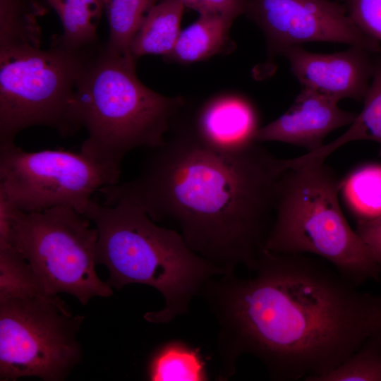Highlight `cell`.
Returning <instances> with one entry per match:
<instances>
[{
	"label": "cell",
	"mask_w": 381,
	"mask_h": 381,
	"mask_svg": "<svg viewBox=\"0 0 381 381\" xmlns=\"http://www.w3.org/2000/svg\"><path fill=\"white\" fill-rule=\"evenodd\" d=\"M83 320L58 295L0 301V380H65L82 358Z\"/></svg>",
	"instance_id": "ba28073f"
},
{
	"label": "cell",
	"mask_w": 381,
	"mask_h": 381,
	"mask_svg": "<svg viewBox=\"0 0 381 381\" xmlns=\"http://www.w3.org/2000/svg\"><path fill=\"white\" fill-rule=\"evenodd\" d=\"M109 28L104 44L111 53L135 61L131 48L145 18L158 0H103Z\"/></svg>",
	"instance_id": "d6986e66"
},
{
	"label": "cell",
	"mask_w": 381,
	"mask_h": 381,
	"mask_svg": "<svg viewBox=\"0 0 381 381\" xmlns=\"http://www.w3.org/2000/svg\"><path fill=\"white\" fill-rule=\"evenodd\" d=\"M363 102L361 111L343 134L316 151L291 158V166L297 167L313 162H324L341 146L361 140L378 143L381 156V52L375 54L373 73Z\"/></svg>",
	"instance_id": "5bb4252c"
},
{
	"label": "cell",
	"mask_w": 381,
	"mask_h": 381,
	"mask_svg": "<svg viewBox=\"0 0 381 381\" xmlns=\"http://www.w3.org/2000/svg\"><path fill=\"white\" fill-rule=\"evenodd\" d=\"M255 274L210 279L200 296L218 325L219 378L250 354L276 381H318L381 337V294L358 290L327 260L264 249Z\"/></svg>",
	"instance_id": "6da1fadb"
},
{
	"label": "cell",
	"mask_w": 381,
	"mask_h": 381,
	"mask_svg": "<svg viewBox=\"0 0 381 381\" xmlns=\"http://www.w3.org/2000/svg\"><path fill=\"white\" fill-rule=\"evenodd\" d=\"M338 102L302 87L283 114L258 129L254 141L281 142L302 147L307 152L316 151L324 145V139L329 133L351 124L358 114L343 110Z\"/></svg>",
	"instance_id": "7c38bea8"
},
{
	"label": "cell",
	"mask_w": 381,
	"mask_h": 381,
	"mask_svg": "<svg viewBox=\"0 0 381 381\" xmlns=\"http://www.w3.org/2000/svg\"><path fill=\"white\" fill-rule=\"evenodd\" d=\"M184 8L179 0H158L133 39L131 52L134 59L145 55L166 59L170 55L181 32Z\"/></svg>",
	"instance_id": "2e32d148"
},
{
	"label": "cell",
	"mask_w": 381,
	"mask_h": 381,
	"mask_svg": "<svg viewBox=\"0 0 381 381\" xmlns=\"http://www.w3.org/2000/svg\"><path fill=\"white\" fill-rule=\"evenodd\" d=\"M318 381H381V337H373Z\"/></svg>",
	"instance_id": "603a6c76"
},
{
	"label": "cell",
	"mask_w": 381,
	"mask_h": 381,
	"mask_svg": "<svg viewBox=\"0 0 381 381\" xmlns=\"http://www.w3.org/2000/svg\"><path fill=\"white\" fill-rule=\"evenodd\" d=\"M133 179L102 188L104 205L128 203L179 229L189 248L225 274L255 269L271 229L284 159L260 143L231 152L190 128L147 149Z\"/></svg>",
	"instance_id": "7a4b0ae2"
},
{
	"label": "cell",
	"mask_w": 381,
	"mask_h": 381,
	"mask_svg": "<svg viewBox=\"0 0 381 381\" xmlns=\"http://www.w3.org/2000/svg\"><path fill=\"white\" fill-rule=\"evenodd\" d=\"M135 61L98 47L86 62L75 90V116L87 138L80 153L119 180L131 151L162 144L184 106L146 87Z\"/></svg>",
	"instance_id": "277c9868"
},
{
	"label": "cell",
	"mask_w": 381,
	"mask_h": 381,
	"mask_svg": "<svg viewBox=\"0 0 381 381\" xmlns=\"http://www.w3.org/2000/svg\"><path fill=\"white\" fill-rule=\"evenodd\" d=\"M340 193L356 221L381 215V164L353 170L341 179Z\"/></svg>",
	"instance_id": "ffe728a7"
},
{
	"label": "cell",
	"mask_w": 381,
	"mask_h": 381,
	"mask_svg": "<svg viewBox=\"0 0 381 381\" xmlns=\"http://www.w3.org/2000/svg\"><path fill=\"white\" fill-rule=\"evenodd\" d=\"M375 54L356 46L342 52L320 54L298 45L282 53L303 87L338 102L363 100L373 76Z\"/></svg>",
	"instance_id": "8fae6325"
},
{
	"label": "cell",
	"mask_w": 381,
	"mask_h": 381,
	"mask_svg": "<svg viewBox=\"0 0 381 381\" xmlns=\"http://www.w3.org/2000/svg\"><path fill=\"white\" fill-rule=\"evenodd\" d=\"M17 210L0 188V248L11 246L12 225Z\"/></svg>",
	"instance_id": "4316f807"
},
{
	"label": "cell",
	"mask_w": 381,
	"mask_h": 381,
	"mask_svg": "<svg viewBox=\"0 0 381 381\" xmlns=\"http://www.w3.org/2000/svg\"><path fill=\"white\" fill-rule=\"evenodd\" d=\"M234 19L221 14H200L181 30L176 45L166 59L190 64L224 53L229 48V32Z\"/></svg>",
	"instance_id": "9a60e30c"
},
{
	"label": "cell",
	"mask_w": 381,
	"mask_h": 381,
	"mask_svg": "<svg viewBox=\"0 0 381 381\" xmlns=\"http://www.w3.org/2000/svg\"><path fill=\"white\" fill-rule=\"evenodd\" d=\"M244 14L264 33L270 53L315 42L346 44L374 54L378 41L362 32L344 4L330 0H246Z\"/></svg>",
	"instance_id": "30bf717a"
},
{
	"label": "cell",
	"mask_w": 381,
	"mask_h": 381,
	"mask_svg": "<svg viewBox=\"0 0 381 381\" xmlns=\"http://www.w3.org/2000/svg\"><path fill=\"white\" fill-rule=\"evenodd\" d=\"M188 8L200 15L205 13L221 14L236 19L244 14L246 0H179Z\"/></svg>",
	"instance_id": "d4e9b609"
},
{
	"label": "cell",
	"mask_w": 381,
	"mask_h": 381,
	"mask_svg": "<svg viewBox=\"0 0 381 381\" xmlns=\"http://www.w3.org/2000/svg\"><path fill=\"white\" fill-rule=\"evenodd\" d=\"M341 183L325 162L287 169L265 248L320 257L357 286L368 279L379 281L381 266L341 211Z\"/></svg>",
	"instance_id": "5b68a950"
},
{
	"label": "cell",
	"mask_w": 381,
	"mask_h": 381,
	"mask_svg": "<svg viewBox=\"0 0 381 381\" xmlns=\"http://www.w3.org/2000/svg\"><path fill=\"white\" fill-rule=\"evenodd\" d=\"M99 45L71 49L55 35L45 49H0V144L15 143L20 131L34 126L50 127L64 137L79 131L76 85Z\"/></svg>",
	"instance_id": "8992f818"
},
{
	"label": "cell",
	"mask_w": 381,
	"mask_h": 381,
	"mask_svg": "<svg viewBox=\"0 0 381 381\" xmlns=\"http://www.w3.org/2000/svg\"><path fill=\"white\" fill-rule=\"evenodd\" d=\"M90 222L65 206L16 210L11 246L29 263L47 294H68L83 305L93 297L112 295V288L96 272L98 232Z\"/></svg>",
	"instance_id": "52a82bcc"
},
{
	"label": "cell",
	"mask_w": 381,
	"mask_h": 381,
	"mask_svg": "<svg viewBox=\"0 0 381 381\" xmlns=\"http://www.w3.org/2000/svg\"><path fill=\"white\" fill-rule=\"evenodd\" d=\"M59 16L63 33L59 40L71 49L99 45L97 30L104 11L103 0H44Z\"/></svg>",
	"instance_id": "e0dca14e"
},
{
	"label": "cell",
	"mask_w": 381,
	"mask_h": 381,
	"mask_svg": "<svg viewBox=\"0 0 381 381\" xmlns=\"http://www.w3.org/2000/svg\"><path fill=\"white\" fill-rule=\"evenodd\" d=\"M45 295L48 294L20 253L12 246L0 248V301Z\"/></svg>",
	"instance_id": "7402d4cb"
},
{
	"label": "cell",
	"mask_w": 381,
	"mask_h": 381,
	"mask_svg": "<svg viewBox=\"0 0 381 381\" xmlns=\"http://www.w3.org/2000/svg\"><path fill=\"white\" fill-rule=\"evenodd\" d=\"M118 183L80 152L0 144V188L20 211L65 206L85 215L95 191Z\"/></svg>",
	"instance_id": "9c48e42d"
},
{
	"label": "cell",
	"mask_w": 381,
	"mask_h": 381,
	"mask_svg": "<svg viewBox=\"0 0 381 381\" xmlns=\"http://www.w3.org/2000/svg\"><path fill=\"white\" fill-rule=\"evenodd\" d=\"M355 231L375 262L381 266V215L356 221Z\"/></svg>",
	"instance_id": "484cf974"
},
{
	"label": "cell",
	"mask_w": 381,
	"mask_h": 381,
	"mask_svg": "<svg viewBox=\"0 0 381 381\" xmlns=\"http://www.w3.org/2000/svg\"><path fill=\"white\" fill-rule=\"evenodd\" d=\"M44 13L25 0H0V49L41 47L37 18Z\"/></svg>",
	"instance_id": "44dd1931"
},
{
	"label": "cell",
	"mask_w": 381,
	"mask_h": 381,
	"mask_svg": "<svg viewBox=\"0 0 381 381\" xmlns=\"http://www.w3.org/2000/svg\"><path fill=\"white\" fill-rule=\"evenodd\" d=\"M28 2H30L31 4L37 7L39 10H40L44 13H46L49 7L45 4L44 0H25Z\"/></svg>",
	"instance_id": "83f0119b"
},
{
	"label": "cell",
	"mask_w": 381,
	"mask_h": 381,
	"mask_svg": "<svg viewBox=\"0 0 381 381\" xmlns=\"http://www.w3.org/2000/svg\"><path fill=\"white\" fill-rule=\"evenodd\" d=\"M260 127L257 109L250 100L226 94L206 102L190 130L204 145L231 152L255 143L254 135Z\"/></svg>",
	"instance_id": "4fadbf2b"
},
{
	"label": "cell",
	"mask_w": 381,
	"mask_h": 381,
	"mask_svg": "<svg viewBox=\"0 0 381 381\" xmlns=\"http://www.w3.org/2000/svg\"><path fill=\"white\" fill-rule=\"evenodd\" d=\"M351 20L365 34L381 42V0H344Z\"/></svg>",
	"instance_id": "cb8c5ba5"
},
{
	"label": "cell",
	"mask_w": 381,
	"mask_h": 381,
	"mask_svg": "<svg viewBox=\"0 0 381 381\" xmlns=\"http://www.w3.org/2000/svg\"><path fill=\"white\" fill-rule=\"evenodd\" d=\"M151 381H205L209 377L198 349L178 339L159 345L147 365Z\"/></svg>",
	"instance_id": "ac0fdd59"
},
{
	"label": "cell",
	"mask_w": 381,
	"mask_h": 381,
	"mask_svg": "<svg viewBox=\"0 0 381 381\" xmlns=\"http://www.w3.org/2000/svg\"><path fill=\"white\" fill-rule=\"evenodd\" d=\"M84 216L97 229V263L107 268V284L116 289L147 285L162 295L164 307L146 313L147 322L166 324L186 314L205 283L225 274L192 250L178 231L157 225L134 205L92 201Z\"/></svg>",
	"instance_id": "3957f363"
}]
</instances>
